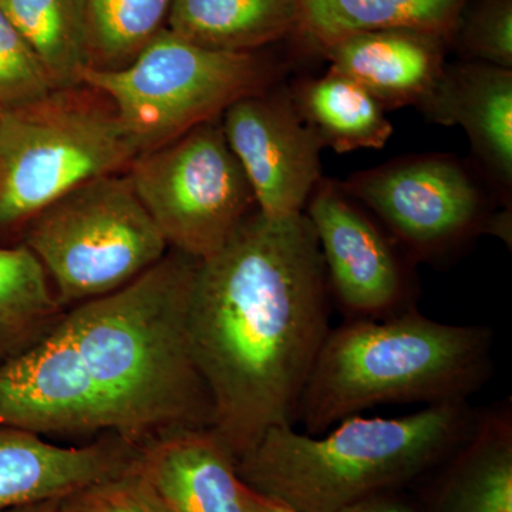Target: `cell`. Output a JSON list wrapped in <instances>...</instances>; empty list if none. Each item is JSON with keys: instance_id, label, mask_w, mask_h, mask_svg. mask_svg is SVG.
<instances>
[{"instance_id": "cell-15", "label": "cell", "mask_w": 512, "mask_h": 512, "mask_svg": "<svg viewBox=\"0 0 512 512\" xmlns=\"http://www.w3.org/2000/svg\"><path fill=\"white\" fill-rule=\"evenodd\" d=\"M137 470L170 512H245L237 461L214 430L148 441L140 447Z\"/></svg>"}, {"instance_id": "cell-10", "label": "cell", "mask_w": 512, "mask_h": 512, "mask_svg": "<svg viewBox=\"0 0 512 512\" xmlns=\"http://www.w3.org/2000/svg\"><path fill=\"white\" fill-rule=\"evenodd\" d=\"M330 295L349 319H386L414 306L413 284L393 241L339 183L320 180L306 204Z\"/></svg>"}, {"instance_id": "cell-2", "label": "cell", "mask_w": 512, "mask_h": 512, "mask_svg": "<svg viewBox=\"0 0 512 512\" xmlns=\"http://www.w3.org/2000/svg\"><path fill=\"white\" fill-rule=\"evenodd\" d=\"M183 423L167 343L124 291L66 309L35 346L0 365V426L42 434L104 431L134 446Z\"/></svg>"}, {"instance_id": "cell-23", "label": "cell", "mask_w": 512, "mask_h": 512, "mask_svg": "<svg viewBox=\"0 0 512 512\" xmlns=\"http://www.w3.org/2000/svg\"><path fill=\"white\" fill-rule=\"evenodd\" d=\"M451 43L463 60L512 69V0H476L467 6Z\"/></svg>"}, {"instance_id": "cell-18", "label": "cell", "mask_w": 512, "mask_h": 512, "mask_svg": "<svg viewBox=\"0 0 512 512\" xmlns=\"http://www.w3.org/2000/svg\"><path fill=\"white\" fill-rule=\"evenodd\" d=\"M471 0H301L295 35L319 50L356 35L382 29H416L451 43Z\"/></svg>"}, {"instance_id": "cell-1", "label": "cell", "mask_w": 512, "mask_h": 512, "mask_svg": "<svg viewBox=\"0 0 512 512\" xmlns=\"http://www.w3.org/2000/svg\"><path fill=\"white\" fill-rule=\"evenodd\" d=\"M330 289L305 212L249 214L198 262L188 302L192 357L210 393L215 431L235 461L298 404L330 332Z\"/></svg>"}, {"instance_id": "cell-14", "label": "cell", "mask_w": 512, "mask_h": 512, "mask_svg": "<svg viewBox=\"0 0 512 512\" xmlns=\"http://www.w3.org/2000/svg\"><path fill=\"white\" fill-rule=\"evenodd\" d=\"M419 109L441 126H460L504 191L512 185V69L480 62L446 64Z\"/></svg>"}, {"instance_id": "cell-25", "label": "cell", "mask_w": 512, "mask_h": 512, "mask_svg": "<svg viewBox=\"0 0 512 512\" xmlns=\"http://www.w3.org/2000/svg\"><path fill=\"white\" fill-rule=\"evenodd\" d=\"M59 512H170L160 495L133 468L64 498Z\"/></svg>"}, {"instance_id": "cell-8", "label": "cell", "mask_w": 512, "mask_h": 512, "mask_svg": "<svg viewBox=\"0 0 512 512\" xmlns=\"http://www.w3.org/2000/svg\"><path fill=\"white\" fill-rule=\"evenodd\" d=\"M127 175L168 247L198 261L217 254L258 210L221 117L138 154Z\"/></svg>"}, {"instance_id": "cell-9", "label": "cell", "mask_w": 512, "mask_h": 512, "mask_svg": "<svg viewBox=\"0 0 512 512\" xmlns=\"http://www.w3.org/2000/svg\"><path fill=\"white\" fill-rule=\"evenodd\" d=\"M339 184L375 212L414 261L453 254L484 234L491 214L471 171L448 154L399 158Z\"/></svg>"}, {"instance_id": "cell-12", "label": "cell", "mask_w": 512, "mask_h": 512, "mask_svg": "<svg viewBox=\"0 0 512 512\" xmlns=\"http://www.w3.org/2000/svg\"><path fill=\"white\" fill-rule=\"evenodd\" d=\"M140 447L119 436L86 446H59L33 431L0 426V512L63 501L126 473Z\"/></svg>"}, {"instance_id": "cell-13", "label": "cell", "mask_w": 512, "mask_h": 512, "mask_svg": "<svg viewBox=\"0 0 512 512\" xmlns=\"http://www.w3.org/2000/svg\"><path fill=\"white\" fill-rule=\"evenodd\" d=\"M450 42L416 29L356 33L323 50L330 70L366 90L384 110L419 106L446 66Z\"/></svg>"}, {"instance_id": "cell-11", "label": "cell", "mask_w": 512, "mask_h": 512, "mask_svg": "<svg viewBox=\"0 0 512 512\" xmlns=\"http://www.w3.org/2000/svg\"><path fill=\"white\" fill-rule=\"evenodd\" d=\"M222 130L266 217L305 212L322 180V141L299 116L291 94H248L221 116Z\"/></svg>"}, {"instance_id": "cell-21", "label": "cell", "mask_w": 512, "mask_h": 512, "mask_svg": "<svg viewBox=\"0 0 512 512\" xmlns=\"http://www.w3.org/2000/svg\"><path fill=\"white\" fill-rule=\"evenodd\" d=\"M55 90L83 86L90 69L82 0H0Z\"/></svg>"}, {"instance_id": "cell-7", "label": "cell", "mask_w": 512, "mask_h": 512, "mask_svg": "<svg viewBox=\"0 0 512 512\" xmlns=\"http://www.w3.org/2000/svg\"><path fill=\"white\" fill-rule=\"evenodd\" d=\"M272 67L254 53L202 49L165 28L127 66L89 69L84 86L103 94L138 154L220 119L234 101L262 92Z\"/></svg>"}, {"instance_id": "cell-5", "label": "cell", "mask_w": 512, "mask_h": 512, "mask_svg": "<svg viewBox=\"0 0 512 512\" xmlns=\"http://www.w3.org/2000/svg\"><path fill=\"white\" fill-rule=\"evenodd\" d=\"M137 148L109 100L87 86L0 116V225L30 221L87 181L127 170Z\"/></svg>"}, {"instance_id": "cell-20", "label": "cell", "mask_w": 512, "mask_h": 512, "mask_svg": "<svg viewBox=\"0 0 512 512\" xmlns=\"http://www.w3.org/2000/svg\"><path fill=\"white\" fill-rule=\"evenodd\" d=\"M66 308L25 244L0 248V365L46 338Z\"/></svg>"}, {"instance_id": "cell-30", "label": "cell", "mask_w": 512, "mask_h": 512, "mask_svg": "<svg viewBox=\"0 0 512 512\" xmlns=\"http://www.w3.org/2000/svg\"><path fill=\"white\" fill-rule=\"evenodd\" d=\"M2 111H3V110H2V109H0V116H2Z\"/></svg>"}, {"instance_id": "cell-26", "label": "cell", "mask_w": 512, "mask_h": 512, "mask_svg": "<svg viewBox=\"0 0 512 512\" xmlns=\"http://www.w3.org/2000/svg\"><path fill=\"white\" fill-rule=\"evenodd\" d=\"M340 512H416L410 505L389 495L377 494Z\"/></svg>"}, {"instance_id": "cell-6", "label": "cell", "mask_w": 512, "mask_h": 512, "mask_svg": "<svg viewBox=\"0 0 512 512\" xmlns=\"http://www.w3.org/2000/svg\"><path fill=\"white\" fill-rule=\"evenodd\" d=\"M25 245L66 309L123 288L170 251L121 173L87 181L47 205L29 221Z\"/></svg>"}, {"instance_id": "cell-28", "label": "cell", "mask_w": 512, "mask_h": 512, "mask_svg": "<svg viewBox=\"0 0 512 512\" xmlns=\"http://www.w3.org/2000/svg\"><path fill=\"white\" fill-rule=\"evenodd\" d=\"M244 508L245 512H299L293 510V508L286 507L284 504L276 503V501L269 500V498L256 494L255 491L249 490L245 484Z\"/></svg>"}, {"instance_id": "cell-3", "label": "cell", "mask_w": 512, "mask_h": 512, "mask_svg": "<svg viewBox=\"0 0 512 512\" xmlns=\"http://www.w3.org/2000/svg\"><path fill=\"white\" fill-rule=\"evenodd\" d=\"M467 403L346 417L319 436L274 427L237 460L249 490L299 512H340L448 460L477 419Z\"/></svg>"}, {"instance_id": "cell-29", "label": "cell", "mask_w": 512, "mask_h": 512, "mask_svg": "<svg viewBox=\"0 0 512 512\" xmlns=\"http://www.w3.org/2000/svg\"><path fill=\"white\" fill-rule=\"evenodd\" d=\"M60 503L62 501H50V503L28 505V507L13 508L3 512H59Z\"/></svg>"}, {"instance_id": "cell-16", "label": "cell", "mask_w": 512, "mask_h": 512, "mask_svg": "<svg viewBox=\"0 0 512 512\" xmlns=\"http://www.w3.org/2000/svg\"><path fill=\"white\" fill-rule=\"evenodd\" d=\"M451 458L434 512H512L510 403L478 413Z\"/></svg>"}, {"instance_id": "cell-24", "label": "cell", "mask_w": 512, "mask_h": 512, "mask_svg": "<svg viewBox=\"0 0 512 512\" xmlns=\"http://www.w3.org/2000/svg\"><path fill=\"white\" fill-rule=\"evenodd\" d=\"M53 92L39 59L0 9V109H22Z\"/></svg>"}, {"instance_id": "cell-4", "label": "cell", "mask_w": 512, "mask_h": 512, "mask_svg": "<svg viewBox=\"0 0 512 512\" xmlns=\"http://www.w3.org/2000/svg\"><path fill=\"white\" fill-rule=\"evenodd\" d=\"M494 332L448 325L416 308L330 329L303 389L296 421L319 436L382 404L467 403L493 369Z\"/></svg>"}, {"instance_id": "cell-17", "label": "cell", "mask_w": 512, "mask_h": 512, "mask_svg": "<svg viewBox=\"0 0 512 512\" xmlns=\"http://www.w3.org/2000/svg\"><path fill=\"white\" fill-rule=\"evenodd\" d=\"M301 0H173L167 29L202 49L254 53L295 35Z\"/></svg>"}, {"instance_id": "cell-22", "label": "cell", "mask_w": 512, "mask_h": 512, "mask_svg": "<svg viewBox=\"0 0 512 512\" xmlns=\"http://www.w3.org/2000/svg\"><path fill=\"white\" fill-rule=\"evenodd\" d=\"M173 0H82L90 69H121L167 28Z\"/></svg>"}, {"instance_id": "cell-19", "label": "cell", "mask_w": 512, "mask_h": 512, "mask_svg": "<svg viewBox=\"0 0 512 512\" xmlns=\"http://www.w3.org/2000/svg\"><path fill=\"white\" fill-rule=\"evenodd\" d=\"M291 97L323 147L336 153L382 150L393 136L386 110L359 84L333 70L319 79L303 80Z\"/></svg>"}, {"instance_id": "cell-27", "label": "cell", "mask_w": 512, "mask_h": 512, "mask_svg": "<svg viewBox=\"0 0 512 512\" xmlns=\"http://www.w3.org/2000/svg\"><path fill=\"white\" fill-rule=\"evenodd\" d=\"M511 207H505L503 210L491 212L488 215L484 225V234L494 235V237L503 239L504 244L511 248L512 225H511Z\"/></svg>"}]
</instances>
